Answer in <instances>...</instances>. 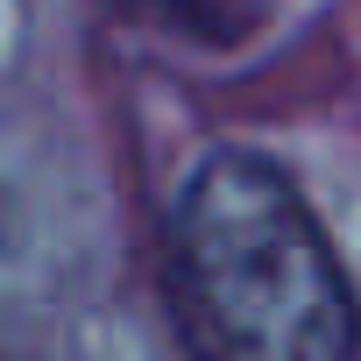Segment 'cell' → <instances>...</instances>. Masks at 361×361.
<instances>
[{
	"label": "cell",
	"mask_w": 361,
	"mask_h": 361,
	"mask_svg": "<svg viewBox=\"0 0 361 361\" xmlns=\"http://www.w3.org/2000/svg\"><path fill=\"white\" fill-rule=\"evenodd\" d=\"M163 298L199 361H347L354 354V290L347 269L262 156H206L170 213Z\"/></svg>",
	"instance_id": "6da1fadb"
}]
</instances>
